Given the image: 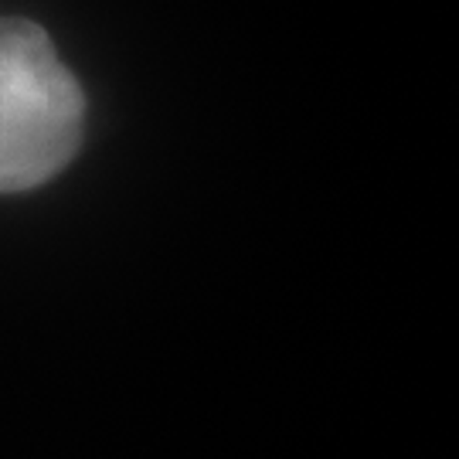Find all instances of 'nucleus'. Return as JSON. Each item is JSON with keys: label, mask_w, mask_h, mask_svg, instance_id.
<instances>
[{"label": "nucleus", "mask_w": 459, "mask_h": 459, "mask_svg": "<svg viewBox=\"0 0 459 459\" xmlns=\"http://www.w3.org/2000/svg\"><path fill=\"white\" fill-rule=\"evenodd\" d=\"M82 140V85L45 28L28 17H0V195L58 178Z\"/></svg>", "instance_id": "1"}]
</instances>
